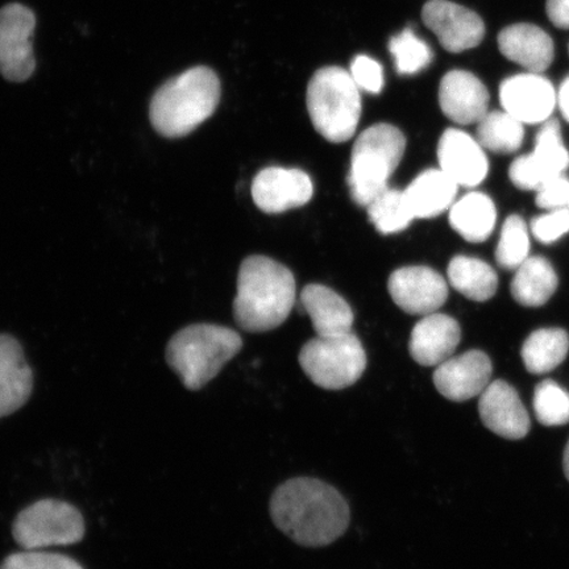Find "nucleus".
Here are the masks:
<instances>
[{
    "instance_id": "obj_1",
    "label": "nucleus",
    "mask_w": 569,
    "mask_h": 569,
    "mask_svg": "<svg viewBox=\"0 0 569 569\" xmlns=\"http://www.w3.org/2000/svg\"><path fill=\"white\" fill-rule=\"evenodd\" d=\"M270 516L283 533L306 547L336 542L350 525V508L338 490L310 478L291 479L277 488Z\"/></svg>"
},
{
    "instance_id": "obj_2",
    "label": "nucleus",
    "mask_w": 569,
    "mask_h": 569,
    "mask_svg": "<svg viewBox=\"0 0 569 569\" xmlns=\"http://www.w3.org/2000/svg\"><path fill=\"white\" fill-rule=\"evenodd\" d=\"M296 280L290 269L267 256H249L241 262L233 316L247 332L280 327L293 310Z\"/></svg>"
},
{
    "instance_id": "obj_3",
    "label": "nucleus",
    "mask_w": 569,
    "mask_h": 569,
    "mask_svg": "<svg viewBox=\"0 0 569 569\" xmlns=\"http://www.w3.org/2000/svg\"><path fill=\"white\" fill-rule=\"evenodd\" d=\"M220 101L219 78L210 68L196 67L167 81L154 92L149 118L161 137H188L208 120Z\"/></svg>"
},
{
    "instance_id": "obj_4",
    "label": "nucleus",
    "mask_w": 569,
    "mask_h": 569,
    "mask_svg": "<svg viewBox=\"0 0 569 569\" xmlns=\"http://www.w3.org/2000/svg\"><path fill=\"white\" fill-rule=\"evenodd\" d=\"M243 340L229 327L199 323L170 339L167 361L189 390L202 389L237 356Z\"/></svg>"
},
{
    "instance_id": "obj_5",
    "label": "nucleus",
    "mask_w": 569,
    "mask_h": 569,
    "mask_svg": "<svg viewBox=\"0 0 569 569\" xmlns=\"http://www.w3.org/2000/svg\"><path fill=\"white\" fill-rule=\"evenodd\" d=\"M306 102L320 137L331 142L353 138L361 117V96L347 70L339 67L318 70L309 82Z\"/></svg>"
},
{
    "instance_id": "obj_6",
    "label": "nucleus",
    "mask_w": 569,
    "mask_h": 569,
    "mask_svg": "<svg viewBox=\"0 0 569 569\" xmlns=\"http://www.w3.org/2000/svg\"><path fill=\"white\" fill-rule=\"evenodd\" d=\"M407 149V138L397 127L380 123L369 127L356 139L348 187L355 203L367 206L388 188Z\"/></svg>"
},
{
    "instance_id": "obj_7",
    "label": "nucleus",
    "mask_w": 569,
    "mask_h": 569,
    "mask_svg": "<svg viewBox=\"0 0 569 569\" xmlns=\"http://www.w3.org/2000/svg\"><path fill=\"white\" fill-rule=\"evenodd\" d=\"M302 371L317 387L326 390L350 388L367 368V353L352 332L338 337H317L302 347Z\"/></svg>"
},
{
    "instance_id": "obj_8",
    "label": "nucleus",
    "mask_w": 569,
    "mask_h": 569,
    "mask_svg": "<svg viewBox=\"0 0 569 569\" xmlns=\"http://www.w3.org/2000/svg\"><path fill=\"white\" fill-rule=\"evenodd\" d=\"M12 533L21 549L41 550L80 542L84 523L80 511L71 505L41 500L21 511L13 522Z\"/></svg>"
},
{
    "instance_id": "obj_9",
    "label": "nucleus",
    "mask_w": 569,
    "mask_h": 569,
    "mask_svg": "<svg viewBox=\"0 0 569 569\" xmlns=\"http://www.w3.org/2000/svg\"><path fill=\"white\" fill-rule=\"evenodd\" d=\"M569 168V152L558 120L549 119L540 128L536 147L530 154L519 156L511 163L509 177L521 190L538 191L552 178L565 174Z\"/></svg>"
},
{
    "instance_id": "obj_10",
    "label": "nucleus",
    "mask_w": 569,
    "mask_h": 569,
    "mask_svg": "<svg viewBox=\"0 0 569 569\" xmlns=\"http://www.w3.org/2000/svg\"><path fill=\"white\" fill-rule=\"evenodd\" d=\"M34 13L12 3L0 10V74L11 82H24L33 74Z\"/></svg>"
},
{
    "instance_id": "obj_11",
    "label": "nucleus",
    "mask_w": 569,
    "mask_h": 569,
    "mask_svg": "<svg viewBox=\"0 0 569 569\" xmlns=\"http://www.w3.org/2000/svg\"><path fill=\"white\" fill-rule=\"evenodd\" d=\"M423 23L447 52L461 53L480 46L486 36L482 19L472 10L450 0H430L422 10Z\"/></svg>"
},
{
    "instance_id": "obj_12",
    "label": "nucleus",
    "mask_w": 569,
    "mask_h": 569,
    "mask_svg": "<svg viewBox=\"0 0 569 569\" xmlns=\"http://www.w3.org/2000/svg\"><path fill=\"white\" fill-rule=\"evenodd\" d=\"M388 289L393 301L411 316H429L447 301L448 287L442 274L429 267H405L389 277Z\"/></svg>"
},
{
    "instance_id": "obj_13",
    "label": "nucleus",
    "mask_w": 569,
    "mask_h": 569,
    "mask_svg": "<svg viewBox=\"0 0 569 569\" xmlns=\"http://www.w3.org/2000/svg\"><path fill=\"white\" fill-rule=\"evenodd\" d=\"M503 111L523 124H543L558 104L552 83L543 76L526 73L508 78L500 87Z\"/></svg>"
},
{
    "instance_id": "obj_14",
    "label": "nucleus",
    "mask_w": 569,
    "mask_h": 569,
    "mask_svg": "<svg viewBox=\"0 0 569 569\" xmlns=\"http://www.w3.org/2000/svg\"><path fill=\"white\" fill-rule=\"evenodd\" d=\"M492 361L487 353L468 351L438 366L433 372V386L447 400L466 402L481 396L492 382Z\"/></svg>"
},
{
    "instance_id": "obj_15",
    "label": "nucleus",
    "mask_w": 569,
    "mask_h": 569,
    "mask_svg": "<svg viewBox=\"0 0 569 569\" xmlns=\"http://www.w3.org/2000/svg\"><path fill=\"white\" fill-rule=\"evenodd\" d=\"M315 194L310 177L300 169L272 167L254 177L252 198L261 211L281 213L302 208Z\"/></svg>"
},
{
    "instance_id": "obj_16",
    "label": "nucleus",
    "mask_w": 569,
    "mask_h": 569,
    "mask_svg": "<svg viewBox=\"0 0 569 569\" xmlns=\"http://www.w3.org/2000/svg\"><path fill=\"white\" fill-rule=\"evenodd\" d=\"M479 412L483 426L496 436L519 440L530 431V417L517 390L507 381L496 380L482 391Z\"/></svg>"
},
{
    "instance_id": "obj_17",
    "label": "nucleus",
    "mask_w": 569,
    "mask_h": 569,
    "mask_svg": "<svg viewBox=\"0 0 569 569\" xmlns=\"http://www.w3.org/2000/svg\"><path fill=\"white\" fill-rule=\"evenodd\" d=\"M438 160L440 169L459 187H479L489 172L488 158L478 139L457 128H450L440 138Z\"/></svg>"
},
{
    "instance_id": "obj_18",
    "label": "nucleus",
    "mask_w": 569,
    "mask_h": 569,
    "mask_svg": "<svg viewBox=\"0 0 569 569\" xmlns=\"http://www.w3.org/2000/svg\"><path fill=\"white\" fill-rule=\"evenodd\" d=\"M439 104L453 123H479L488 113L489 92L475 74L466 70H452L440 82Z\"/></svg>"
},
{
    "instance_id": "obj_19",
    "label": "nucleus",
    "mask_w": 569,
    "mask_h": 569,
    "mask_svg": "<svg viewBox=\"0 0 569 569\" xmlns=\"http://www.w3.org/2000/svg\"><path fill=\"white\" fill-rule=\"evenodd\" d=\"M460 339L461 329L457 319L432 312L412 329L409 352L419 366L438 367L452 358Z\"/></svg>"
},
{
    "instance_id": "obj_20",
    "label": "nucleus",
    "mask_w": 569,
    "mask_h": 569,
    "mask_svg": "<svg viewBox=\"0 0 569 569\" xmlns=\"http://www.w3.org/2000/svg\"><path fill=\"white\" fill-rule=\"evenodd\" d=\"M498 48L508 60L536 74L549 69L555 57L550 34L528 23L503 28L498 34Z\"/></svg>"
},
{
    "instance_id": "obj_21",
    "label": "nucleus",
    "mask_w": 569,
    "mask_h": 569,
    "mask_svg": "<svg viewBox=\"0 0 569 569\" xmlns=\"http://www.w3.org/2000/svg\"><path fill=\"white\" fill-rule=\"evenodd\" d=\"M33 373L16 338L0 336V418L23 408L32 395Z\"/></svg>"
},
{
    "instance_id": "obj_22",
    "label": "nucleus",
    "mask_w": 569,
    "mask_h": 569,
    "mask_svg": "<svg viewBox=\"0 0 569 569\" xmlns=\"http://www.w3.org/2000/svg\"><path fill=\"white\" fill-rule=\"evenodd\" d=\"M301 302L317 337L329 338L352 332L355 317L351 306L332 289L311 283L302 290Z\"/></svg>"
},
{
    "instance_id": "obj_23",
    "label": "nucleus",
    "mask_w": 569,
    "mask_h": 569,
    "mask_svg": "<svg viewBox=\"0 0 569 569\" xmlns=\"http://www.w3.org/2000/svg\"><path fill=\"white\" fill-rule=\"evenodd\" d=\"M458 188L459 184L442 169H429L419 174L403 191L415 217L430 219L451 209Z\"/></svg>"
},
{
    "instance_id": "obj_24",
    "label": "nucleus",
    "mask_w": 569,
    "mask_h": 569,
    "mask_svg": "<svg viewBox=\"0 0 569 569\" xmlns=\"http://www.w3.org/2000/svg\"><path fill=\"white\" fill-rule=\"evenodd\" d=\"M497 220L496 206L487 194L471 191L450 209V223L469 243H482L492 234Z\"/></svg>"
},
{
    "instance_id": "obj_25",
    "label": "nucleus",
    "mask_w": 569,
    "mask_h": 569,
    "mask_svg": "<svg viewBox=\"0 0 569 569\" xmlns=\"http://www.w3.org/2000/svg\"><path fill=\"white\" fill-rule=\"evenodd\" d=\"M558 276L555 269L543 258H529L511 281V295L515 300L526 308H540L550 301L558 289Z\"/></svg>"
},
{
    "instance_id": "obj_26",
    "label": "nucleus",
    "mask_w": 569,
    "mask_h": 569,
    "mask_svg": "<svg viewBox=\"0 0 569 569\" xmlns=\"http://www.w3.org/2000/svg\"><path fill=\"white\" fill-rule=\"evenodd\" d=\"M448 280L460 295L476 302H486L496 295L498 277L486 261L457 256L447 270Z\"/></svg>"
},
{
    "instance_id": "obj_27",
    "label": "nucleus",
    "mask_w": 569,
    "mask_h": 569,
    "mask_svg": "<svg viewBox=\"0 0 569 569\" xmlns=\"http://www.w3.org/2000/svg\"><path fill=\"white\" fill-rule=\"evenodd\" d=\"M569 337L561 329H542L531 333L522 347V360L526 369L532 375H545L553 371L567 358Z\"/></svg>"
},
{
    "instance_id": "obj_28",
    "label": "nucleus",
    "mask_w": 569,
    "mask_h": 569,
    "mask_svg": "<svg viewBox=\"0 0 569 569\" xmlns=\"http://www.w3.org/2000/svg\"><path fill=\"white\" fill-rule=\"evenodd\" d=\"M478 124V141L483 149L507 154L521 148L525 138L523 123L507 111L488 112Z\"/></svg>"
},
{
    "instance_id": "obj_29",
    "label": "nucleus",
    "mask_w": 569,
    "mask_h": 569,
    "mask_svg": "<svg viewBox=\"0 0 569 569\" xmlns=\"http://www.w3.org/2000/svg\"><path fill=\"white\" fill-rule=\"evenodd\" d=\"M367 209L376 230L383 234L402 232L416 219L405 191L397 189L387 188L381 191Z\"/></svg>"
},
{
    "instance_id": "obj_30",
    "label": "nucleus",
    "mask_w": 569,
    "mask_h": 569,
    "mask_svg": "<svg viewBox=\"0 0 569 569\" xmlns=\"http://www.w3.org/2000/svg\"><path fill=\"white\" fill-rule=\"evenodd\" d=\"M389 51L395 57L397 73L401 76H415L429 68L433 60L429 44L410 28L390 39Z\"/></svg>"
},
{
    "instance_id": "obj_31",
    "label": "nucleus",
    "mask_w": 569,
    "mask_h": 569,
    "mask_svg": "<svg viewBox=\"0 0 569 569\" xmlns=\"http://www.w3.org/2000/svg\"><path fill=\"white\" fill-rule=\"evenodd\" d=\"M530 238L528 226L518 216H511L502 226L500 241L496 249L498 266L505 269H517L529 259Z\"/></svg>"
},
{
    "instance_id": "obj_32",
    "label": "nucleus",
    "mask_w": 569,
    "mask_h": 569,
    "mask_svg": "<svg viewBox=\"0 0 569 569\" xmlns=\"http://www.w3.org/2000/svg\"><path fill=\"white\" fill-rule=\"evenodd\" d=\"M533 411L543 426H563L569 422V393L557 382H540L533 393Z\"/></svg>"
},
{
    "instance_id": "obj_33",
    "label": "nucleus",
    "mask_w": 569,
    "mask_h": 569,
    "mask_svg": "<svg viewBox=\"0 0 569 569\" xmlns=\"http://www.w3.org/2000/svg\"><path fill=\"white\" fill-rule=\"evenodd\" d=\"M0 569H83L76 560L60 553L26 550L7 557Z\"/></svg>"
},
{
    "instance_id": "obj_34",
    "label": "nucleus",
    "mask_w": 569,
    "mask_h": 569,
    "mask_svg": "<svg viewBox=\"0 0 569 569\" xmlns=\"http://www.w3.org/2000/svg\"><path fill=\"white\" fill-rule=\"evenodd\" d=\"M531 232L543 244H552L569 232V210H550L531 222Z\"/></svg>"
},
{
    "instance_id": "obj_35",
    "label": "nucleus",
    "mask_w": 569,
    "mask_h": 569,
    "mask_svg": "<svg viewBox=\"0 0 569 569\" xmlns=\"http://www.w3.org/2000/svg\"><path fill=\"white\" fill-rule=\"evenodd\" d=\"M351 77L359 89L380 94L383 89V70L368 56H358L351 63Z\"/></svg>"
},
{
    "instance_id": "obj_36",
    "label": "nucleus",
    "mask_w": 569,
    "mask_h": 569,
    "mask_svg": "<svg viewBox=\"0 0 569 569\" xmlns=\"http://www.w3.org/2000/svg\"><path fill=\"white\" fill-rule=\"evenodd\" d=\"M537 206L543 210H569V180L565 174L552 178L537 191Z\"/></svg>"
},
{
    "instance_id": "obj_37",
    "label": "nucleus",
    "mask_w": 569,
    "mask_h": 569,
    "mask_svg": "<svg viewBox=\"0 0 569 569\" xmlns=\"http://www.w3.org/2000/svg\"><path fill=\"white\" fill-rule=\"evenodd\" d=\"M546 10L555 27L569 30V0H547Z\"/></svg>"
},
{
    "instance_id": "obj_38",
    "label": "nucleus",
    "mask_w": 569,
    "mask_h": 569,
    "mask_svg": "<svg viewBox=\"0 0 569 569\" xmlns=\"http://www.w3.org/2000/svg\"><path fill=\"white\" fill-rule=\"evenodd\" d=\"M558 104L561 113L569 123V77L566 78L558 92Z\"/></svg>"
},
{
    "instance_id": "obj_39",
    "label": "nucleus",
    "mask_w": 569,
    "mask_h": 569,
    "mask_svg": "<svg viewBox=\"0 0 569 569\" xmlns=\"http://www.w3.org/2000/svg\"><path fill=\"white\" fill-rule=\"evenodd\" d=\"M563 468H565L566 478L569 481V440H568V443H567V447L565 450Z\"/></svg>"
}]
</instances>
